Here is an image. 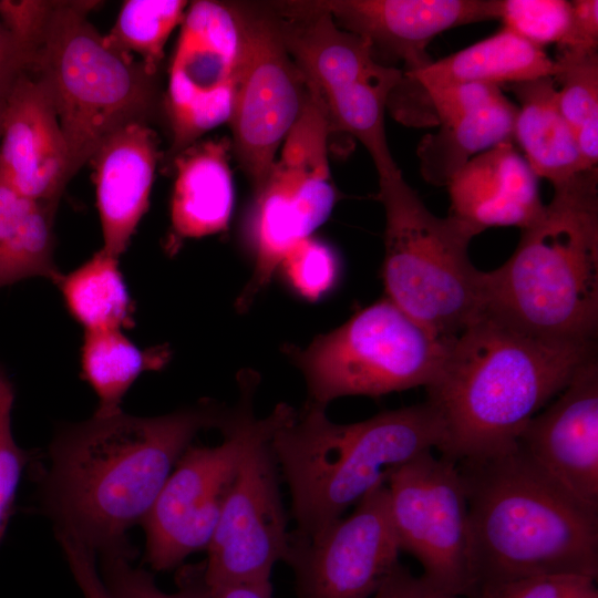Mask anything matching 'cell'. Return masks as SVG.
<instances>
[{"instance_id": "obj_17", "label": "cell", "mask_w": 598, "mask_h": 598, "mask_svg": "<svg viewBox=\"0 0 598 598\" xmlns=\"http://www.w3.org/2000/svg\"><path fill=\"white\" fill-rule=\"evenodd\" d=\"M69 153L51 90L31 70L8 94L0 141V185L55 206L68 184Z\"/></svg>"}, {"instance_id": "obj_9", "label": "cell", "mask_w": 598, "mask_h": 598, "mask_svg": "<svg viewBox=\"0 0 598 598\" xmlns=\"http://www.w3.org/2000/svg\"><path fill=\"white\" fill-rule=\"evenodd\" d=\"M330 132L323 99L309 83L302 112L255 190L246 217L245 239L254 270L237 299L239 310H246L270 282L290 249L311 237L330 216L338 199L328 161Z\"/></svg>"}, {"instance_id": "obj_41", "label": "cell", "mask_w": 598, "mask_h": 598, "mask_svg": "<svg viewBox=\"0 0 598 598\" xmlns=\"http://www.w3.org/2000/svg\"><path fill=\"white\" fill-rule=\"evenodd\" d=\"M212 588L215 598H272L270 579L229 582Z\"/></svg>"}, {"instance_id": "obj_4", "label": "cell", "mask_w": 598, "mask_h": 598, "mask_svg": "<svg viewBox=\"0 0 598 598\" xmlns=\"http://www.w3.org/2000/svg\"><path fill=\"white\" fill-rule=\"evenodd\" d=\"M512 256L484 271L483 311L528 334L596 342L598 330V171L554 186Z\"/></svg>"}, {"instance_id": "obj_32", "label": "cell", "mask_w": 598, "mask_h": 598, "mask_svg": "<svg viewBox=\"0 0 598 598\" xmlns=\"http://www.w3.org/2000/svg\"><path fill=\"white\" fill-rule=\"evenodd\" d=\"M569 18L570 1L501 0L503 27L540 49L561 40Z\"/></svg>"}, {"instance_id": "obj_29", "label": "cell", "mask_w": 598, "mask_h": 598, "mask_svg": "<svg viewBox=\"0 0 598 598\" xmlns=\"http://www.w3.org/2000/svg\"><path fill=\"white\" fill-rule=\"evenodd\" d=\"M188 6L184 0H126L103 39L112 48L137 59L156 76L165 44L182 24Z\"/></svg>"}, {"instance_id": "obj_2", "label": "cell", "mask_w": 598, "mask_h": 598, "mask_svg": "<svg viewBox=\"0 0 598 598\" xmlns=\"http://www.w3.org/2000/svg\"><path fill=\"white\" fill-rule=\"evenodd\" d=\"M594 358L596 342L538 338L482 311L450 342L426 388L443 425L441 456L456 463L513 448L527 423Z\"/></svg>"}, {"instance_id": "obj_7", "label": "cell", "mask_w": 598, "mask_h": 598, "mask_svg": "<svg viewBox=\"0 0 598 598\" xmlns=\"http://www.w3.org/2000/svg\"><path fill=\"white\" fill-rule=\"evenodd\" d=\"M385 212L382 279L390 301L451 341L483 311V276L468 256L478 233L434 215L402 174L379 178Z\"/></svg>"}, {"instance_id": "obj_24", "label": "cell", "mask_w": 598, "mask_h": 598, "mask_svg": "<svg viewBox=\"0 0 598 598\" xmlns=\"http://www.w3.org/2000/svg\"><path fill=\"white\" fill-rule=\"evenodd\" d=\"M508 87L518 101L514 140L537 177L555 186L590 168L559 109L553 76L512 83Z\"/></svg>"}, {"instance_id": "obj_3", "label": "cell", "mask_w": 598, "mask_h": 598, "mask_svg": "<svg viewBox=\"0 0 598 598\" xmlns=\"http://www.w3.org/2000/svg\"><path fill=\"white\" fill-rule=\"evenodd\" d=\"M467 499L474 598L522 578L597 579L598 514L517 446L456 462Z\"/></svg>"}, {"instance_id": "obj_12", "label": "cell", "mask_w": 598, "mask_h": 598, "mask_svg": "<svg viewBox=\"0 0 598 598\" xmlns=\"http://www.w3.org/2000/svg\"><path fill=\"white\" fill-rule=\"evenodd\" d=\"M245 51L238 4L199 0L188 6L172 56L166 111L171 155L229 122Z\"/></svg>"}, {"instance_id": "obj_18", "label": "cell", "mask_w": 598, "mask_h": 598, "mask_svg": "<svg viewBox=\"0 0 598 598\" xmlns=\"http://www.w3.org/2000/svg\"><path fill=\"white\" fill-rule=\"evenodd\" d=\"M343 29L367 39L373 50L414 72L433 60L426 52L440 33L499 19L501 0H330L319 1Z\"/></svg>"}, {"instance_id": "obj_27", "label": "cell", "mask_w": 598, "mask_h": 598, "mask_svg": "<svg viewBox=\"0 0 598 598\" xmlns=\"http://www.w3.org/2000/svg\"><path fill=\"white\" fill-rule=\"evenodd\" d=\"M164 348L142 350L122 330L84 331L81 369L99 399L95 415L115 414L138 375L158 370L168 360Z\"/></svg>"}, {"instance_id": "obj_5", "label": "cell", "mask_w": 598, "mask_h": 598, "mask_svg": "<svg viewBox=\"0 0 598 598\" xmlns=\"http://www.w3.org/2000/svg\"><path fill=\"white\" fill-rule=\"evenodd\" d=\"M443 425L429 402L338 424L307 402L275 431L270 446L291 495L295 534L311 537L341 518L413 458L441 448Z\"/></svg>"}, {"instance_id": "obj_42", "label": "cell", "mask_w": 598, "mask_h": 598, "mask_svg": "<svg viewBox=\"0 0 598 598\" xmlns=\"http://www.w3.org/2000/svg\"><path fill=\"white\" fill-rule=\"evenodd\" d=\"M11 86H2L0 85V141L2 135V126H3V120H4V113L7 107V100L8 94Z\"/></svg>"}, {"instance_id": "obj_40", "label": "cell", "mask_w": 598, "mask_h": 598, "mask_svg": "<svg viewBox=\"0 0 598 598\" xmlns=\"http://www.w3.org/2000/svg\"><path fill=\"white\" fill-rule=\"evenodd\" d=\"M33 56L24 50L0 22V85L11 86L32 66Z\"/></svg>"}, {"instance_id": "obj_26", "label": "cell", "mask_w": 598, "mask_h": 598, "mask_svg": "<svg viewBox=\"0 0 598 598\" xmlns=\"http://www.w3.org/2000/svg\"><path fill=\"white\" fill-rule=\"evenodd\" d=\"M54 208L0 185V287L32 277L60 278L53 259Z\"/></svg>"}, {"instance_id": "obj_37", "label": "cell", "mask_w": 598, "mask_h": 598, "mask_svg": "<svg viewBox=\"0 0 598 598\" xmlns=\"http://www.w3.org/2000/svg\"><path fill=\"white\" fill-rule=\"evenodd\" d=\"M557 55L598 52V1H570L566 32L556 44Z\"/></svg>"}, {"instance_id": "obj_43", "label": "cell", "mask_w": 598, "mask_h": 598, "mask_svg": "<svg viewBox=\"0 0 598 598\" xmlns=\"http://www.w3.org/2000/svg\"><path fill=\"white\" fill-rule=\"evenodd\" d=\"M576 598H598V590L595 584L582 590Z\"/></svg>"}, {"instance_id": "obj_25", "label": "cell", "mask_w": 598, "mask_h": 598, "mask_svg": "<svg viewBox=\"0 0 598 598\" xmlns=\"http://www.w3.org/2000/svg\"><path fill=\"white\" fill-rule=\"evenodd\" d=\"M402 76V70L380 64L374 71L320 92L330 127L358 140L369 152L379 178L401 174L385 135L388 100Z\"/></svg>"}, {"instance_id": "obj_11", "label": "cell", "mask_w": 598, "mask_h": 598, "mask_svg": "<svg viewBox=\"0 0 598 598\" xmlns=\"http://www.w3.org/2000/svg\"><path fill=\"white\" fill-rule=\"evenodd\" d=\"M386 487L400 549L434 587L474 598L467 499L456 463L424 453L396 468Z\"/></svg>"}, {"instance_id": "obj_34", "label": "cell", "mask_w": 598, "mask_h": 598, "mask_svg": "<svg viewBox=\"0 0 598 598\" xmlns=\"http://www.w3.org/2000/svg\"><path fill=\"white\" fill-rule=\"evenodd\" d=\"M13 402L14 388L0 368V542L12 514L23 470L31 458L12 434Z\"/></svg>"}, {"instance_id": "obj_8", "label": "cell", "mask_w": 598, "mask_h": 598, "mask_svg": "<svg viewBox=\"0 0 598 598\" xmlns=\"http://www.w3.org/2000/svg\"><path fill=\"white\" fill-rule=\"evenodd\" d=\"M452 341V340H451ZM451 341L434 336L388 298L354 313L305 349L285 351L302 372L309 403L430 386Z\"/></svg>"}, {"instance_id": "obj_20", "label": "cell", "mask_w": 598, "mask_h": 598, "mask_svg": "<svg viewBox=\"0 0 598 598\" xmlns=\"http://www.w3.org/2000/svg\"><path fill=\"white\" fill-rule=\"evenodd\" d=\"M537 176L512 142L471 158L447 183L450 215L478 234L533 223L544 208Z\"/></svg>"}, {"instance_id": "obj_13", "label": "cell", "mask_w": 598, "mask_h": 598, "mask_svg": "<svg viewBox=\"0 0 598 598\" xmlns=\"http://www.w3.org/2000/svg\"><path fill=\"white\" fill-rule=\"evenodd\" d=\"M293 411L281 403L277 420L240 458L206 549L205 576L212 587L270 579L275 564L286 557L290 533L270 441Z\"/></svg>"}, {"instance_id": "obj_1", "label": "cell", "mask_w": 598, "mask_h": 598, "mask_svg": "<svg viewBox=\"0 0 598 598\" xmlns=\"http://www.w3.org/2000/svg\"><path fill=\"white\" fill-rule=\"evenodd\" d=\"M234 411L215 405L159 416L120 411L68 425L53 439L41 501L55 525L95 553L128 546L177 461L204 429L223 430Z\"/></svg>"}, {"instance_id": "obj_36", "label": "cell", "mask_w": 598, "mask_h": 598, "mask_svg": "<svg viewBox=\"0 0 598 598\" xmlns=\"http://www.w3.org/2000/svg\"><path fill=\"white\" fill-rule=\"evenodd\" d=\"M595 582L578 575H540L511 581L477 598H576Z\"/></svg>"}, {"instance_id": "obj_33", "label": "cell", "mask_w": 598, "mask_h": 598, "mask_svg": "<svg viewBox=\"0 0 598 598\" xmlns=\"http://www.w3.org/2000/svg\"><path fill=\"white\" fill-rule=\"evenodd\" d=\"M279 268L291 288L308 300H317L332 289L339 274L332 249L312 237L291 248Z\"/></svg>"}, {"instance_id": "obj_35", "label": "cell", "mask_w": 598, "mask_h": 598, "mask_svg": "<svg viewBox=\"0 0 598 598\" xmlns=\"http://www.w3.org/2000/svg\"><path fill=\"white\" fill-rule=\"evenodd\" d=\"M58 3L48 0H0V22L33 56V61Z\"/></svg>"}, {"instance_id": "obj_19", "label": "cell", "mask_w": 598, "mask_h": 598, "mask_svg": "<svg viewBox=\"0 0 598 598\" xmlns=\"http://www.w3.org/2000/svg\"><path fill=\"white\" fill-rule=\"evenodd\" d=\"M435 120L416 155L423 178L446 186L474 156L501 143L514 141L517 105L501 86L471 83L423 92Z\"/></svg>"}, {"instance_id": "obj_38", "label": "cell", "mask_w": 598, "mask_h": 598, "mask_svg": "<svg viewBox=\"0 0 598 598\" xmlns=\"http://www.w3.org/2000/svg\"><path fill=\"white\" fill-rule=\"evenodd\" d=\"M72 576L84 598H112L100 575L95 551L78 538L55 532Z\"/></svg>"}, {"instance_id": "obj_23", "label": "cell", "mask_w": 598, "mask_h": 598, "mask_svg": "<svg viewBox=\"0 0 598 598\" xmlns=\"http://www.w3.org/2000/svg\"><path fill=\"white\" fill-rule=\"evenodd\" d=\"M230 141L196 142L174 156L171 223L175 237L199 238L227 228L234 205Z\"/></svg>"}, {"instance_id": "obj_14", "label": "cell", "mask_w": 598, "mask_h": 598, "mask_svg": "<svg viewBox=\"0 0 598 598\" xmlns=\"http://www.w3.org/2000/svg\"><path fill=\"white\" fill-rule=\"evenodd\" d=\"M239 6L245 51L233 113V147L257 190L299 118L309 83L287 51L270 13Z\"/></svg>"}, {"instance_id": "obj_39", "label": "cell", "mask_w": 598, "mask_h": 598, "mask_svg": "<svg viewBox=\"0 0 598 598\" xmlns=\"http://www.w3.org/2000/svg\"><path fill=\"white\" fill-rule=\"evenodd\" d=\"M371 598H470L451 595L413 575L400 563L392 569Z\"/></svg>"}, {"instance_id": "obj_28", "label": "cell", "mask_w": 598, "mask_h": 598, "mask_svg": "<svg viewBox=\"0 0 598 598\" xmlns=\"http://www.w3.org/2000/svg\"><path fill=\"white\" fill-rule=\"evenodd\" d=\"M56 282L65 307L84 331L122 330L133 324V305L118 258L103 249Z\"/></svg>"}, {"instance_id": "obj_22", "label": "cell", "mask_w": 598, "mask_h": 598, "mask_svg": "<svg viewBox=\"0 0 598 598\" xmlns=\"http://www.w3.org/2000/svg\"><path fill=\"white\" fill-rule=\"evenodd\" d=\"M557 65L544 49L502 27L494 34L432 61L414 72H402L401 82L420 93L443 86L483 83L512 84L555 76Z\"/></svg>"}, {"instance_id": "obj_6", "label": "cell", "mask_w": 598, "mask_h": 598, "mask_svg": "<svg viewBox=\"0 0 598 598\" xmlns=\"http://www.w3.org/2000/svg\"><path fill=\"white\" fill-rule=\"evenodd\" d=\"M95 1H59L31 71L51 90L68 153V179L114 132L145 122L156 99L155 75L109 45L87 13Z\"/></svg>"}, {"instance_id": "obj_16", "label": "cell", "mask_w": 598, "mask_h": 598, "mask_svg": "<svg viewBox=\"0 0 598 598\" xmlns=\"http://www.w3.org/2000/svg\"><path fill=\"white\" fill-rule=\"evenodd\" d=\"M516 444L557 485L598 514L597 358L527 423Z\"/></svg>"}, {"instance_id": "obj_30", "label": "cell", "mask_w": 598, "mask_h": 598, "mask_svg": "<svg viewBox=\"0 0 598 598\" xmlns=\"http://www.w3.org/2000/svg\"><path fill=\"white\" fill-rule=\"evenodd\" d=\"M559 109L588 167L598 163V52L556 55Z\"/></svg>"}, {"instance_id": "obj_15", "label": "cell", "mask_w": 598, "mask_h": 598, "mask_svg": "<svg viewBox=\"0 0 598 598\" xmlns=\"http://www.w3.org/2000/svg\"><path fill=\"white\" fill-rule=\"evenodd\" d=\"M400 551L384 484L316 535L290 533L283 561L293 571L297 598H371Z\"/></svg>"}, {"instance_id": "obj_10", "label": "cell", "mask_w": 598, "mask_h": 598, "mask_svg": "<svg viewBox=\"0 0 598 598\" xmlns=\"http://www.w3.org/2000/svg\"><path fill=\"white\" fill-rule=\"evenodd\" d=\"M246 378L240 405L223 430V443L189 445L142 522L145 561L153 570L177 568L189 555L207 549L240 458L279 415L280 404L264 419L254 415V379Z\"/></svg>"}, {"instance_id": "obj_31", "label": "cell", "mask_w": 598, "mask_h": 598, "mask_svg": "<svg viewBox=\"0 0 598 598\" xmlns=\"http://www.w3.org/2000/svg\"><path fill=\"white\" fill-rule=\"evenodd\" d=\"M100 575L112 598H215L205 576V563L181 565L175 576L176 589L162 590L151 573L132 564L131 545L104 550Z\"/></svg>"}, {"instance_id": "obj_21", "label": "cell", "mask_w": 598, "mask_h": 598, "mask_svg": "<svg viewBox=\"0 0 598 598\" xmlns=\"http://www.w3.org/2000/svg\"><path fill=\"white\" fill-rule=\"evenodd\" d=\"M157 157L155 132L146 122H132L110 135L91 158L102 249L116 258L148 208Z\"/></svg>"}]
</instances>
